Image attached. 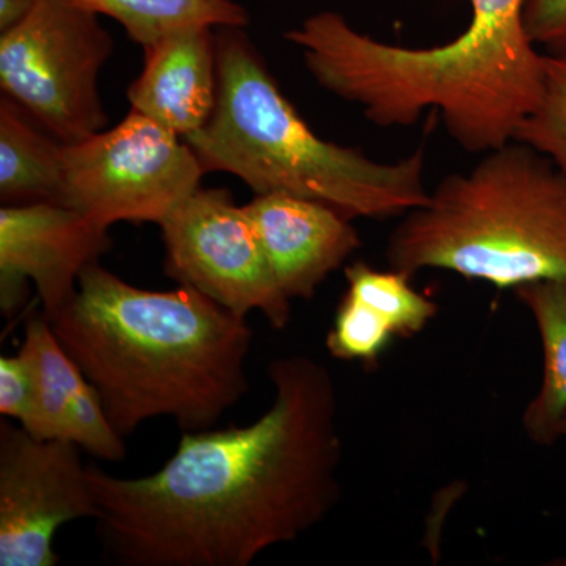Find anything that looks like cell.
I'll use <instances>...</instances> for the list:
<instances>
[{"label":"cell","instance_id":"cell-12","mask_svg":"<svg viewBox=\"0 0 566 566\" xmlns=\"http://www.w3.org/2000/svg\"><path fill=\"white\" fill-rule=\"evenodd\" d=\"M144 51V70L128 91L132 111L182 139L202 129L218 102V43L211 25L166 33Z\"/></svg>","mask_w":566,"mask_h":566},{"label":"cell","instance_id":"cell-20","mask_svg":"<svg viewBox=\"0 0 566 566\" xmlns=\"http://www.w3.org/2000/svg\"><path fill=\"white\" fill-rule=\"evenodd\" d=\"M65 439L99 460L117 463L126 455L125 438L115 430L102 397L88 381L71 405Z\"/></svg>","mask_w":566,"mask_h":566},{"label":"cell","instance_id":"cell-11","mask_svg":"<svg viewBox=\"0 0 566 566\" xmlns=\"http://www.w3.org/2000/svg\"><path fill=\"white\" fill-rule=\"evenodd\" d=\"M244 208L290 301L314 297L327 275L363 245L352 219L315 200L266 193Z\"/></svg>","mask_w":566,"mask_h":566},{"label":"cell","instance_id":"cell-10","mask_svg":"<svg viewBox=\"0 0 566 566\" xmlns=\"http://www.w3.org/2000/svg\"><path fill=\"white\" fill-rule=\"evenodd\" d=\"M109 229L55 202L6 205L0 210V308L11 318L32 281L51 322L77 290L85 268L109 249Z\"/></svg>","mask_w":566,"mask_h":566},{"label":"cell","instance_id":"cell-3","mask_svg":"<svg viewBox=\"0 0 566 566\" xmlns=\"http://www.w3.org/2000/svg\"><path fill=\"white\" fill-rule=\"evenodd\" d=\"M471 22L457 39L405 48L360 33L337 11L312 14L285 33L314 80L382 126H411L438 109L460 147L483 153L515 140L535 109L545 54L527 35L524 0H469Z\"/></svg>","mask_w":566,"mask_h":566},{"label":"cell","instance_id":"cell-6","mask_svg":"<svg viewBox=\"0 0 566 566\" xmlns=\"http://www.w3.org/2000/svg\"><path fill=\"white\" fill-rule=\"evenodd\" d=\"M99 14L74 0H39L0 36V87L63 144L104 132L99 73L112 54Z\"/></svg>","mask_w":566,"mask_h":566},{"label":"cell","instance_id":"cell-16","mask_svg":"<svg viewBox=\"0 0 566 566\" xmlns=\"http://www.w3.org/2000/svg\"><path fill=\"white\" fill-rule=\"evenodd\" d=\"M120 22L142 48L166 33L191 25L244 28L248 11L234 0H74Z\"/></svg>","mask_w":566,"mask_h":566},{"label":"cell","instance_id":"cell-8","mask_svg":"<svg viewBox=\"0 0 566 566\" xmlns=\"http://www.w3.org/2000/svg\"><path fill=\"white\" fill-rule=\"evenodd\" d=\"M166 274L245 316L285 329L292 305L275 281L251 216L227 189H197L161 223Z\"/></svg>","mask_w":566,"mask_h":566},{"label":"cell","instance_id":"cell-18","mask_svg":"<svg viewBox=\"0 0 566 566\" xmlns=\"http://www.w3.org/2000/svg\"><path fill=\"white\" fill-rule=\"evenodd\" d=\"M515 140L542 153L566 178V52H546L542 96Z\"/></svg>","mask_w":566,"mask_h":566},{"label":"cell","instance_id":"cell-5","mask_svg":"<svg viewBox=\"0 0 566 566\" xmlns=\"http://www.w3.org/2000/svg\"><path fill=\"white\" fill-rule=\"evenodd\" d=\"M389 268L512 289L566 279V178L520 140L447 175L387 238Z\"/></svg>","mask_w":566,"mask_h":566},{"label":"cell","instance_id":"cell-17","mask_svg":"<svg viewBox=\"0 0 566 566\" xmlns=\"http://www.w3.org/2000/svg\"><path fill=\"white\" fill-rule=\"evenodd\" d=\"M346 293L371 305L392 324L398 338L415 337L438 314L439 307L427 294L412 286V275L405 271L376 270L365 262L346 266Z\"/></svg>","mask_w":566,"mask_h":566},{"label":"cell","instance_id":"cell-24","mask_svg":"<svg viewBox=\"0 0 566 566\" xmlns=\"http://www.w3.org/2000/svg\"><path fill=\"white\" fill-rule=\"evenodd\" d=\"M558 436L566 438V412L565 416L562 417L560 424H558Z\"/></svg>","mask_w":566,"mask_h":566},{"label":"cell","instance_id":"cell-14","mask_svg":"<svg viewBox=\"0 0 566 566\" xmlns=\"http://www.w3.org/2000/svg\"><path fill=\"white\" fill-rule=\"evenodd\" d=\"M10 98L0 103V197L3 202H62L63 142L33 125Z\"/></svg>","mask_w":566,"mask_h":566},{"label":"cell","instance_id":"cell-2","mask_svg":"<svg viewBox=\"0 0 566 566\" xmlns=\"http://www.w3.org/2000/svg\"><path fill=\"white\" fill-rule=\"evenodd\" d=\"M50 323L123 438L155 417L208 430L248 394V318L191 286L137 289L95 262Z\"/></svg>","mask_w":566,"mask_h":566},{"label":"cell","instance_id":"cell-9","mask_svg":"<svg viewBox=\"0 0 566 566\" xmlns=\"http://www.w3.org/2000/svg\"><path fill=\"white\" fill-rule=\"evenodd\" d=\"M98 516L80 447L0 422V566L59 565V528Z\"/></svg>","mask_w":566,"mask_h":566},{"label":"cell","instance_id":"cell-22","mask_svg":"<svg viewBox=\"0 0 566 566\" xmlns=\"http://www.w3.org/2000/svg\"><path fill=\"white\" fill-rule=\"evenodd\" d=\"M524 25L536 48L566 52V0H524Z\"/></svg>","mask_w":566,"mask_h":566},{"label":"cell","instance_id":"cell-19","mask_svg":"<svg viewBox=\"0 0 566 566\" xmlns=\"http://www.w3.org/2000/svg\"><path fill=\"white\" fill-rule=\"evenodd\" d=\"M397 338L392 324L371 305L345 293L326 337L331 356L374 367Z\"/></svg>","mask_w":566,"mask_h":566},{"label":"cell","instance_id":"cell-13","mask_svg":"<svg viewBox=\"0 0 566 566\" xmlns=\"http://www.w3.org/2000/svg\"><path fill=\"white\" fill-rule=\"evenodd\" d=\"M534 318L543 345V379L526 406L523 428L535 444H556L566 412V279L526 283L515 290Z\"/></svg>","mask_w":566,"mask_h":566},{"label":"cell","instance_id":"cell-1","mask_svg":"<svg viewBox=\"0 0 566 566\" xmlns=\"http://www.w3.org/2000/svg\"><path fill=\"white\" fill-rule=\"evenodd\" d=\"M273 403L245 427L182 431L137 479L88 465L107 553L128 566H249L340 501L337 387L301 354L268 365Z\"/></svg>","mask_w":566,"mask_h":566},{"label":"cell","instance_id":"cell-7","mask_svg":"<svg viewBox=\"0 0 566 566\" xmlns=\"http://www.w3.org/2000/svg\"><path fill=\"white\" fill-rule=\"evenodd\" d=\"M205 172L188 142L132 111L109 132L63 145L61 203L104 229L159 226L200 188Z\"/></svg>","mask_w":566,"mask_h":566},{"label":"cell","instance_id":"cell-21","mask_svg":"<svg viewBox=\"0 0 566 566\" xmlns=\"http://www.w3.org/2000/svg\"><path fill=\"white\" fill-rule=\"evenodd\" d=\"M33 408L31 368L20 353L0 357V415L22 424Z\"/></svg>","mask_w":566,"mask_h":566},{"label":"cell","instance_id":"cell-15","mask_svg":"<svg viewBox=\"0 0 566 566\" xmlns=\"http://www.w3.org/2000/svg\"><path fill=\"white\" fill-rule=\"evenodd\" d=\"M31 368L33 408L28 433L39 439H65L66 423L74 398L87 379L55 337L43 314L25 324L24 342L18 352Z\"/></svg>","mask_w":566,"mask_h":566},{"label":"cell","instance_id":"cell-4","mask_svg":"<svg viewBox=\"0 0 566 566\" xmlns=\"http://www.w3.org/2000/svg\"><path fill=\"white\" fill-rule=\"evenodd\" d=\"M218 102L202 129L186 137L205 170L237 175L256 196L285 193L348 219L401 218L428 200L423 148L378 163L324 140L282 95L241 28H221Z\"/></svg>","mask_w":566,"mask_h":566},{"label":"cell","instance_id":"cell-23","mask_svg":"<svg viewBox=\"0 0 566 566\" xmlns=\"http://www.w3.org/2000/svg\"><path fill=\"white\" fill-rule=\"evenodd\" d=\"M39 0H0V32L10 31L20 24Z\"/></svg>","mask_w":566,"mask_h":566}]
</instances>
